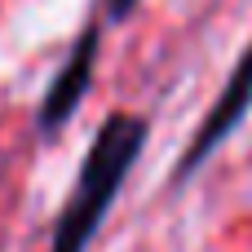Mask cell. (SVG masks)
<instances>
[{"label":"cell","instance_id":"1","mask_svg":"<svg viewBox=\"0 0 252 252\" xmlns=\"http://www.w3.org/2000/svg\"><path fill=\"white\" fill-rule=\"evenodd\" d=\"M142 142H146V120H142V115L115 111V115L97 128V137H93V146H89V155H84L80 182H75L66 208H62V217H58V226H53L49 252H84L89 248V239L97 235L106 208L115 204V195H120L128 168L137 164Z\"/></svg>","mask_w":252,"mask_h":252},{"label":"cell","instance_id":"2","mask_svg":"<svg viewBox=\"0 0 252 252\" xmlns=\"http://www.w3.org/2000/svg\"><path fill=\"white\" fill-rule=\"evenodd\" d=\"M248 106H252V49L235 62V71L226 75V89L217 93V102L208 106L204 124L195 128V137H190V146H186V155H182V164H177V182H186V177L239 128V120L248 115Z\"/></svg>","mask_w":252,"mask_h":252},{"label":"cell","instance_id":"3","mask_svg":"<svg viewBox=\"0 0 252 252\" xmlns=\"http://www.w3.org/2000/svg\"><path fill=\"white\" fill-rule=\"evenodd\" d=\"M93 58H97V27H89L80 35V44L71 49V58L53 75V84H49V93L40 102V133H53V128H62L75 115V106L84 102V93L93 84Z\"/></svg>","mask_w":252,"mask_h":252},{"label":"cell","instance_id":"4","mask_svg":"<svg viewBox=\"0 0 252 252\" xmlns=\"http://www.w3.org/2000/svg\"><path fill=\"white\" fill-rule=\"evenodd\" d=\"M106 4H111V9H106V13H111V18H128V13H133V4H137V0H106Z\"/></svg>","mask_w":252,"mask_h":252}]
</instances>
